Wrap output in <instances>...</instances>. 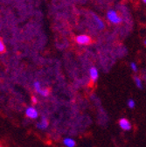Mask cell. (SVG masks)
Returning <instances> with one entry per match:
<instances>
[{"label":"cell","mask_w":146,"mask_h":147,"mask_svg":"<svg viewBox=\"0 0 146 147\" xmlns=\"http://www.w3.org/2000/svg\"><path fill=\"white\" fill-rule=\"evenodd\" d=\"M40 95H41V96H44V97L48 96V95H49V89H48V88H42V90H41V92H40Z\"/></svg>","instance_id":"obj_12"},{"label":"cell","mask_w":146,"mask_h":147,"mask_svg":"<svg viewBox=\"0 0 146 147\" xmlns=\"http://www.w3.org/2000/svg\"><path fill=\"white\" fill-rule=\"evenodd\" d=\"M131 69H132V71H133V72H135V73H137V70H138L137 66V64H136L135 62H131Z\"/></svg>","instance_id":"obj_14"},{"label":"cell","mask_w":146,"mask_h":147,"mask_svg":"<svg viewBox=\"0 0 146 147\" xmlns=\"http://www.w3.org/2000/svg\"><path fill=\"white\" fill-rule=\"evenodd\" d=\"M143 2L144 4H146V0H143Z\"/></svg>","instance_id":"obj_16"},{"label":"cell","mask_w":146,"mask_h":147,"mask_svg":"<svg viewBox=\"0 0 146 147\" xmlns=\"http://www.w3.org/2000/svg\"><path fill=\"white\" fill-rule=\"evenodd\" d=\"M75 41L77 44L84 46V45H89L91 43V41H92V40H91L90 37L87 34H80V35L76 36Z\"/></svg>","instance_id":"obj_2"},{"label":"cell","mask_w":146,"mask_h":147,"mask_svg":"<svg viewBox=\"0 0 146 147\" xmlns=\"http://www.w3.org/2000/svg\"><path fill=\"white\" fill-rule=\"evenodd\" d=\"M32 102L34 103V104H36L38 102H37V98H36L35 96H32Z\"/></svg>","instance_id":"obj_15"},{"label":"cell","mask_w":146,"mask_h":147,"mask_svg":"<svg viewBox=\"0 0 146 147\" xmlns=\"http://www.w3.org/2000/svg\"><path fill=\"white\" fill-rule=\"evenodd\" d=\"M127 105H128V107H129L130 109H134V108L136 107V102H135L132 98H131V99L128 100Z\"/></svg>","instance_id":"obj_11"},{"label":"cell","mask_w":146,"mask_h":147,"mask_svg":"<svg viewBox=\"0 0 146 147\" xmlns=\"http://www.w3.org/2000/svg\"><path fill=\"white\" fill-rule=\"evenodd\" d=\"M0 147H3V146H1V145H0Z\"/></svg>","instance_id":"obj_18"},{"label":"cell","mask_w":146,"mask_h":147,"mask_svg":"<svg viewBox=\"0 0 146 147\" xmlns=\"http://www.w3.org/2000/svg\"><path fill=\"white\" fill-rule=\"evenodd\" d=\"M48 125H49V122L46 117H42L41 120L37 123V127L40 129V130H46V129L48 127Z\"/></svg>","instance_id":"obj_7"},{"label":"cell","mask_w":146,"mask_h":147,"mask_svg":"<svg viewBox=\"0 0 146 147\" xmlns=\"http://www.w3.org/2000/svg\"><path fill=\"white\" fill-rule=\"evenodd\" d=\"M33 88L35 89V91L37 92V93L40 94V92L42 90V88H41V84L40 83V82H34L33 83Z\"/></svg>","instance_id":"obj_9"},{"label":"cell","mask_w":146,"mask_h":147,"mask_svg":"<svg viewBox=\"0 0 146 147\" xmlns=\"http://www.w3.org/2000/svg\"><path fill=\"white\" fill-rule=\"evenodd\" d=\"M144 45L146 46V39H145V40H144Z\"/></svg>","instance_id":"obj_17"},{"label":"cell","mask_w":146,"mask_h":147,"mask_svg":"<svg viewBox=\"0 0 146 147\" xmlns=\"http://www.w3.org/2000/svg\"><path fill=\"white\" fill-rule=\"evenodd\" d=\"M93 20H94V22H95L96 27L99 30H103L105 28V24H104V22L102 21V20L101 18H99L96 14H93Z\"/></svg>","instance_id":"obj_6"},{"label":"cell","mask_w":146,"mask_h":147,"mask_svg":"<svg viewBox=\"0 0 146 147\" xmlns=\"http://www.w3.org/2000/svg\"><path fill=\"white\" fill-rule=\"evenodd\" d=\"M5 44L3 42V40L0 39V53H5Z\"/></svg>","instance_id":"obj_13"},{"label":"cell","mask_w":146,"mask_h":147,"mask_svg":"<svg viewBox=\"0 0 146 147\" xmlns=\"http://www.w3.org/2000/svg\"><path fill=\"white\" fill-rule=\"evenodd\" d=\"M89 76H90V80L93 83H95L97 80H98V77H99V72H98V69L96 67H90L89 69Z\"/></svg>","instance_id":"obj_5"},{"label":"cell","mask_w":146,"mask_h":147,"mask_svg":"<svg viewBox=\"0 0 146 147\" xmlns=\"http://www.w3.org/2000/svg\"><path fill=\"white\" fill-rule=\"evenodd\" d=\"M106 18L109 22L114 25H119L122 21V18H121V16L117 13L116 11H115L113 9H110L107 11Z\"/></svg>","instance_id":"obj_1"},{"label":"cell","mask_w":146,"mask_h":147,"mask_svg":"<svg viewBox=\"0 0 146 147\" xmlns=\"http://www.w3.org/2000/svg\"><path fill=\"white\" fill-rule=\"evenodd\" d=\"M26 116L30 119H37L39 117V112L36 108L28 107L26 109Z\"/></svg>","instance_id":"obj_3"},{"label":"cell","mask_w":146,"mask_h":147,"mask_svg":"<svg viewBox=\"0 0 146 147\" xmlns=\"http://www.w3.org/2000/svg\"><path fill=\"white\" fill-rule=\"evenodd\" d=\"M134 82H135V83H136V85H137V87L138 88H143V82H142V80H141L140 77L135 76Z\"/></svg>","instance_id":"obj_10"},{"label":"cell","mask_w":146,"mask_h":147,"mask_svg":"<svg viewBox=\"0 0 146 147\" xmlns=\"http://www.w3.org/2000/svg\"><path fill=\"white\" fill-rule=\"evenodd\" d=\"M63 144L66 147H75L76 142L71 138H66L63 139Z\"/></svg>","instance_id":"obj_8"},{"label":"cell","mask_w":146,"mask_h":147,"mask_svg":"<svg viewBox=\"0 0 146 147\" xmlns=\"http://www.w3.org/2000/svg\"><path fill=\"white\" fill-rule=\"evenodd\" d=\"M119 127L124 131H129L131 130V123L127 118H121L118 122Z\"/></svg>","instance_id":"obj_4"}]
</instances>
